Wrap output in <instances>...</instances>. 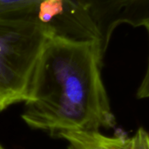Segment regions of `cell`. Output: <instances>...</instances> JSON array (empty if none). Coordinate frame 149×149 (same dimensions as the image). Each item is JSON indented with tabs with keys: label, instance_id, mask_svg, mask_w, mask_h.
<instances>
[{
	"label": "cell",
	"instance_id": "6da1fadb",
	"mask_svg": "<svg viewBox=\"0 0 149 149\" xmlns=\"http://www.w3.org/2000/svg\"><path fill=\"white\" fill-rule=\"evenodd\" d=\"M104 56L99 40L49 38L30 79L23 121L55 138L66 131L114 127L101 75Z\"/></svg>",
	"mask_w": 149,
	"mask_h": 149
},
{
	"label": "cell",
	"instance_id": "7a4b0ae2",
	"mask_svg": "<svg viewBox=\"0 0 149 149\" xmlns=\"http://www.w3.org/2000/svg\"><path fill=\"white\" fill-rule=\"evenodd\" d=\"M52 36L37 21L0 17V112L24 102L36 63Z\"/></svg>",
	"mask_w": 149,
	"mask_h": 149
},
{
	"label": "cell",
	"instance_id": "3957f363",
	"mask_svg": "<svg viewBox=\"0 0 149 149\" xmlns=\"http://www.w3.org/2000/svg\"><path fill=\"white\" fill-rule=\"evenodd\" d=\"M0 17L37 21L52 36L100 39L86 0H0Z\"/></svg>",
	"mask_w": 149,
	"mask_h": 149
},
{
	"label": "cell",
	"instance_id": "277c9868",
	"mask_svg": "<svg viewBox=\"0 0 149 149\" xmlns=\"http://www.w3.org/2000/svg\"><path fill=\"white\" fill-rule=\"evenodd\" d=\"M89 15L100 36L106 54L115 29L122 24L143 26L149 19V0H100L88 7Z\"/></svg>",
	"mask_w": 149,
	"mask_h": 149
},
{
	"label": "cell",
	"instance_id": "5b68a950",
	"mask_svg": "<svg viewBox=\"0 0 149 149\" xmlns=\"http://www.w3.org/2000/svg\"><path fill=\"white\" fill-rule=\"evenodd\" d=\"M67 149H132L131 138L123 135L107 136L100 130H73L59 134Z\"/></svg>",
	"mask_w": 149,
	"mask_h": 149
},
{
	"label": "cell",
	"instance_id": "8992f818",
	"mask_svg": "<svg viewBox=\"0 0 149 149\" xmlns=\"http://www.w3.org/2000/svg\"><path fill=\"white\" fill-rule=\"evenodd\" d=\"M143 26L147 30L149 44V19L143 24ZM137 98L141 99V100H149V52L146 72H145V75L141 80V83L137 90Z\"/></svg>",
	"mask_w": 149,
	"mask_h": 149
},
{
	"label": "cell",
	"instance_id": "52a82bcc",
	"mask_svg": "<svg viewBox=\"0 0 149 149\" xmlns=\"http://www.w3.org/2000/svg\"><path fill=\"white\" fill-rule=\"evenodd\" d=\"M131 141L132 149H149V134L144 128H139Z\"/></svg>",
	"mask_w": 149,
	"mask_h": 149
},
{
	"label": "cell",
	"instance_id": "ba28073f",
	"mask_svg": "<svg viewBox=\"0 0 149 149\" xmlns=\"http://www.w3.org/2000/svg\"><path fill=\"white\" fill-rule=\"evenodd\" d=\"M100 0H86V7L88 8L89 6H91V5L94 4V3H98V2H100Z\"/></svg>",
	"mask_w": 149,
	"mask_h": 149
},
{
	"label": "cell",
	"instance_id": "9c48e42d",
	"mask_svg": "<svg viewBox=\"0 0 149 149\" xmlns=\"http://www.w3.org/2000/svg\"><path fill=\"white\" fill-rule=\"evenodd\" d=\"M0 149H5V148H3V146L0 144Z\"/></svg>",
	"mask_w": 149,
	"mask_h": 149
}]
</instances>
